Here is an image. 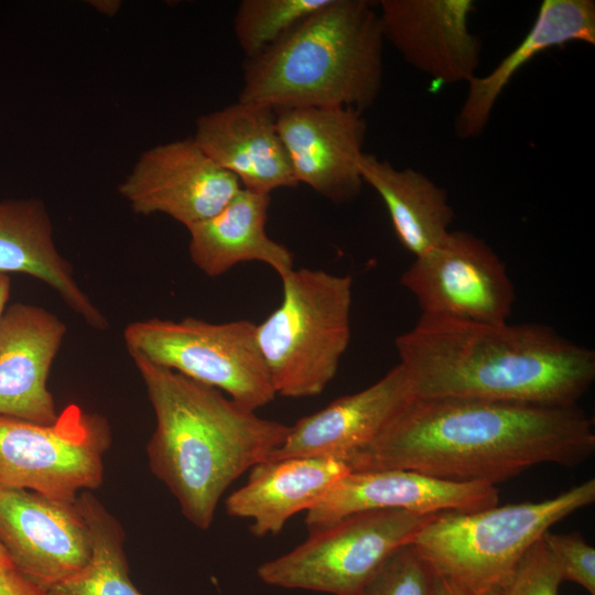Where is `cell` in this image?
<instances>
[{
	"label": "cell",
	"instance_id": "cell-1",
	"mask_svg": "<svg viewBox=\"0 0 595 595\" xmlns=\"http://www.w3.org/2000/svg\"><path fill=\"white\" fill-rule=\"evenodd\" d=\"M595 452L593 421L577 405L414 398L351 472L410 469L495 486L540 464L575 467Z\"/></svg>",
	"mask_w": 595,
	"mask_h": 595
},
{
	"label": "cell",
	"instance_id": "cell-2",
	"mask_svg": "<svg viewBox=\"0 0 595 595\" xmlns=\"http://www.w3.org/2000/svg\"><path fill=\"white\" fill-rule=\"evenodd\" d=\"M394 343L418 399L573 407L595 379V351L543 324L422 313Z\"/></svg>",
	"mask_w": 595,
	"mask_h": 595
},
{
	"label": "cell",
	"instance_id": "cell-3",
	"mask_svg": "<svg viewBox=\"0 0 595 595\" xmlns=\"http://www.w3.org/2000/svg\"><path fill=\"white\" fill-rule=\"evenodd\" d=\"M155 414L152 473L196 528L210 527L228 487L282 445L290 425L260 418L221 391L130 355Z\"/></svg>",
	"mask_w": 595,
	"mask_h": 595
},
{
	"label": "cell",
	"instance_id": "cell-4",
	"mask_svg": "<svg viewBox=\"0 0 595 595\" xmlns=\"http://www.w3.org/2000/svg\"><path fill=\"white\" fill-rule=\"evenodd\" d=\"M378 10L367 0H329L275 44L245 58L238 100L272 110L344 107L364 112L383 82Z\"/></svg>",
	"mask_w": 595,
	"mask_h": 595
},
{
	"label": "cell",
	"instance_id": "cell-5",
	"mask_svg": "<svg viewBox=\"0 0 595 595\" xmlns=\"http://www.w3.org/2000/svg\"><path fill=\"white\" fill-rule=\"evenodd\" d=\"M594 500L592 478L541 501L440 512L411 543L435 575L473 595H500L526 552L553 524Z\"/></svg>",
	"mask_w": 595,
	"mask_h": 595
},
{
	"label": "cell",
	"instance_id": "cell-6",
	"mask_svg": "<svg viewBox=\"0 0 595 595\" xmlns=\"http://www.w3.org/2000/svg\"><path fill=\"white\" fill-rule=\"evenodd\" d=\"M281 281L282 302L256 325L257 343L275 394L318 396L350 342L353 280L302 268Z\"/></svg>",
	"mask_w": 595,
	"mask_h": 595
},
{
	"label": "cell",
	"instance_id": "cell-7",
	"mask_svg": "<svg viewBox=\"0 0 595 595\" xmlns=\"http://www.w3.org/2000/svg\"><path fill=\"white\" fill-rule=\"evenodd\" d=\"M123 339L130 355L213 387L249 410L267 405L277 396L250 321L153 317L128 324Z\"/></svg>",
	"mask_w": 595,
	"mask_h": 595
},
{
	"label": "cell",
	"instance_id": "cell-8",
	"mask_svg": "<svg viewBox=\"0 0 595 595\" xmlns=\"http://www.w3.org/2000/svg\"><path fill=\"white\" fill-rule=\"evenodd\" d=\"M432 517L398 509L357 512L310 531L294 549L262 563L257 574L283 588L361 595L388 556L411 543Z\"/></svg>",
	"mask_w": 595,
	"mask_h": 595
},
{
	"label": "cell",
	"instance_id": "cell-9",
	"mask_svg": "<svg viewBox=\"0 0 595 595\" xmlns=\"http://www.w3.org/2000/svg\"><path fill=\"white\" fill-rule=\"evenodd\" d=\"M108 421L77 404L50 424L0 416V489H26L74 504L102 484Z\"/></svg>",
	"mask_w": 595,
	"mask_h": 595
},
{
	"label": "cell",
	"instance_id": "cell-10",
	"mask_svg": "<svg viewBox=\"0 0 595 595\" xmlns=\"http://www.w3.org/2000/svg\"><path fill=\"white\" fill-rule=\"evenodd\" d=\"M401 283L422 313L500 324L511 314L516 293L505 263L480 238L450 231L426 253L414 258Z\"/></svg>",
	"mask_w": 595,
	"mask_h": 595
},
{
	"label": "cell",
	"instance_id": "cell-11",
	"mask_svg": "<svg viewBox=\"0 0 595 595\" xmlns=\"http://www.w3.org/2000/svg\"><path fill=\"white\" fill-rule=\"evenodd\" d=\"M0 544L12 566L47 591L90 561L89 529L76 504L26 489H0Z\"/></svg>",
	"mask_w": 595,
	"mask_h": 595
},
{
	"label": "cell",
	"instance_id": "cell-12",
	"mask_svg": "<svg viewBox=\"0 0 595 595\" xmlns=\"http://www.w3.org/2000/svg\"><path fill=\"white\" fill-rule=\"evenodd\" d=\"M240 188L232 174L187 138L143 152L119 193L134 213L164 214L188 228L217 214Z\"/></svg>",
	"mask_w": 595,
	"mask_h": 595
},
{
	"label": "cell",
	"instance_id": "cell-13",
	"mask_svg": "<svg viewBox=\"0 0 595 595\" xmlns=\"http://www.w3.org/2000/svg\"><path fill=\"white\" fill-rule=\"evenodd\" d=\"M274 111L298 184L307 185L333 203L355 199L364 184L360 160L367 125L363 113L344 107Z\"/></svg>",
	"mask_w": 595,
	"mask_h": 595
},
{
	"label": "cell",
	"instance_id": "cell-14",
	"mask_svg": "<svg viewBox=\"0 0 595 595\" xmlns=\"http://www.w3.org/2000/svg\"><path fill=\"white\" fill-rule=\"evenodd\" d=\"M496 505L498 489L485 483L453 482L398 468L350 472L306 511L305 524L310 532L369 510L398 509L429 516Z\"/></svg>",
	"mask_w": 595,
	"mask_h": 595
},
{
	"label": "cell",
	"instance_id": "cell-15",
	"mask_svg": "<svg viewBox=\"0 0 595 595\" xmlns=\"http://www.w3.org/2000/svg\"><path fill=\"white\" fill-rule=\"evenodd\" d=\"M378 8L385 41L412 67L440 84L476 75L482 41L469 30L473 0H380Z\"/></svg>",
	"mask_w": 595,
	"mask_h": 595
},
{
	"label": "cell",
	"instance_id": "cell-16",
	"mask_svg": "<svg viewBox=\"0 0 595 595\" xmlns=\"http://www.w3.org/2000/svg\"><path fill=\"white\" fill-rule=\"evenodd\" d=\"M66 325L42 306L14 303L0 320V416L50 424L57 416L47 388Z\"/></svg>",
	"mask_w": 595,
	"mask_h": 595
},
{
	"label": "cell",
	"instance_id": "cell-17",
	"mask_svg": "<svg viewBox=\"0 0 595 595\" xmlns=\"http://www.w3.org/2000/svg\"><path fill=\"white\" fill-rule=\"evenodd\" d=\"M414 398L409 377L398 364L371 386L290 425L284 442L269 458L347 457L374 442Z\"/></svg>",
	"mask_w": 595,
	"mask_h": 595
},
{
	"label": "cell",
	"instance_id": "cell-18",
	"mask_svg": "<svg viewBox=\"0 0 595 595\" xmlns=\"http://www.w3.org/2000/svg\"><path fill=\"white\" fill-rule=\"evenodd\" d=\"M193 139L242 188L270 195L298 185L270 108L238 100L201 116Z\"/></svg>",
	"mask_w": 595,
	"mask_h": 595
},
{
	"label": "cell",
	"instance_id": "cell-19",
	"mask_svg": "<svg viewBox=\"0 0 595 595\" xmlns=\"http://www.w3.org/2000/svg\"><path fill=\"white\" fill-rule=\"evenodd\" d=\"M350 472L343 456L268 458L250 468L247 483L226 498L225 509L231 517L249 520L255 537L274 536Z\"/></svg>",
	"mask_w": 595,
	"mask_h": 595
},
{
	"label": "cell",
	"instance_id": "cell-20",
	"mask_svg": "<svg viewBox=\"0 0 595 595\" xmlns=\"http://www.w3.org/2000/svg\"><path fill=\"white\" fill-rule=\"evenodd\" d=\"M595 44L593 0H544L522 41L487 75L467 82V94L455 118L458 139L476 138L485 130L493 109L515 74L534 56L569 42Z\"/></svg>",
	"mask_w": 595,
	"mask_h": 595
},
{
	"label": "cell",
	"instance_id": "cell-21",
	"mask_svg": "<svg viewBox=\"0 0 595 595\" xmlns=\"http://www.w3.org/2000/svg\"><path fill=\"white\" fill-rule=\"evenodd\" d=\"M24 273L43 281L90 327L109 322L77 283L72 264L58 252L53 226L39 198L0 202V273Z\"/></svg>",
	"mask_w": 595,
	"mask_h": 595
},
{
	"label": "cell",
	"instance_id": "cell-22",
	"mask_svg": "<svg viewBox=\"0 0 595 595\" xmlns=\"http://www.w3.org/2000/svg\"><path fill=\"white\" fill-rule=\"evenodd\" d=\"M270 195L240 188L214 216L187 228L192 262L206 275L218 277L242 262H262L282 279L293 256L266 230Z\"/></svg>",
	"mask_w": 595,
	"mask_h": 595
},
{
	"label": "cell",
	"instance_id": "cell-23",
	"mask_svg": "<svg viewBox=\"0 0 595 595\" xmlns=\"http://www.w3.org/2000/svg\"><path fill=\"white\" fill-rule=\"evenodd\" d=\"M360 173L364 183L381 197L396 236L414 258L433 249L451 231L454 210L447 193L423 173L397 169L369 153L361 156Z\"/></svg>",
	"mask_w": 595,
	"mask_h": 595
},
{
	"label": "cell",
	"instance_id": "cell-24",
	"mask_svg": "<svg viewBox=\"0 0 595 595\" xmlns=\"http://www.w3.org/2000/svg\"><path fill=\"white\" fill-rule=\"evenodd\" d=\"M75 504L90 532L91 558L82 571L50 587L46 595H143L129 576L119 521L91 491L80 493Z\"/></svg>",
	"mask_w": 595,
	"mask_h": 595
},
{
	"label": "cell",
	"instance_id": "cell-25",
	"mask_svg": "<svg viewBox=\"0 0 595 595\" xmlns=\"http://www.w3.org/2000/svg\"><path fill=\"white\" fill-rule=\"evenodd\" d=\"M329 0H242L234 15V33L251 58L281 40Z\"/></svg>",
	"mask_w": 595,
	"mask_h": 595
},
{
	"label": "cell",
	"instance_id": "cell-26",
	"mask_svg": "<svg viewBox=\"0 0 595 595\" xmlns=\"http://www.w3.org/2000/svg\"><path fill=\"white\" fill-rule=\"evenodd\" d=\"M434 576L413 544L408 543L388 556L361 595H433Z\"/></svg>",
	"mask_w": 595,
	"mask_h": 595
},
{
	"label": "cell",
	"instance_id": "cell-27",
	"mask_svg": "<svg viewBox=\"0 0 595 595\" xmlns=\"http://www.w3.org/2000/svg\"><path fill=\"white\" fill-rule=\"evenodd\" d=\"M559 566L542 538L522 556L500 595H559Z\"/></svg>",
	"mask_w": 595,
	"mask_h": 595
},
{
	"label": "cell",
	"instance_id": "cell-28",
	"mask_svg": "<svg viewBox=\"0 0 595 595\" xmlns=\"http://www.w3.org/2000/svg\"><path fill=\"white\" fill-rule=\"evenodd\" d=\"M542 541L554 558L562 581L573 582L595 595V549L578 532L548 530Z\"/></svg>",
	"mask_w": 595,
	"mask_h": 595
},
{
	"label": "cell",
	"instance_id": "cell-29",
	"mask_svg": "<svg viewBox=\"0 0 595 595\" xmlns=\"http://www.w3.org/2000/svg\"><path fill=\"white\" fill-rule=\"evenodd\" d=\"M0 595H46V591L10 569L0 571Z\"/></svg>",
	"mask_w": 595,
	"mask_h": 595
},
{
	"label": "cell",
	"instance_id": "cell-30",
	"mask_svg": "<svg viewBox=\"0 0 595 595\" xmlns=\"http://www.w3.org/2000/svg\"><path fill=\"white\" fill-rule=\"evenodd\" d=\"M433 595H473L454 582L435 575Z\"/></svg>",
	"mask_w": 595,
	"mask_h": 595
},
{
	"label": "cell",
	"instance_id": "cell-31",
	"mask_svg": "<svg viewBox=\"0 0 595 595\" xmlns=\"http://www.w3.org/2000/svg\"><path fill=\"white\" fill-rule=\"evenodd\" d=\"M11 281L8 274L0 273V320L7 309L10 298Z\"/></svg>",
	"mask_w": 595,
	"mask_h": 595
},
{
	"label": "cell",
	"instance_id": "cell-32",
	"mask_svg": "<svg viewBox=\"0 0 595 595\" xmlns=\"http://www.w3.org/2000/svg\"><path fill=\"white\" fill-rule=\"evenodd\" d=\"M13 569L10 559L8 558L4 549L0 544V571Z\"/></svg>",
	"mask_w": 595,
	"mask_h": 595
}]
</instances>
